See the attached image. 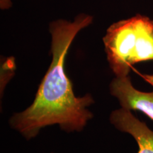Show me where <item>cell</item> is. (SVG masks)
<instances>
[{
  "label": "cell",
  "mask_w": 153,
  "mask_h": 153,
  "mask_svg": "<svg viewBox=\"0 0 153 153\" xmlns=\"http://www.w3.org/2000/svg\"><path fill=\"white\" fill-rule=\"evenodd\" d=\"M109 121L118 131L130 134L135 140L138 145L137 153H153V131L137 119L131 111L121 107L113 111Z\"/></svg>",
  "instance_id": "277c9868"
},
{
  "label": "cell",
  "mask_w": 153,
  "mask_h": 153,
  "mask_svg": "<svg viewBox=\"0 0 153 153\" xmlns=\"http://www.w3.org/2000/svg\"><path fill=\"white\" fill-rule=\"evenodd\" d=\"M109 92L117 99L121 108L139 111L153 120V91L137 90L129 76H115L110 82Z\"/></svg>",
  "instance_id": "3957f363"
},
{
  "label": "cell",
  "mask_w": 153,
  "mask_h": 153,
  "mask_svg": "<svg viewBox=\"0 0 153 153\" xmlns=\"http://www.w3.org/2000/svg\"><path fill=\"white\" fill-rule=\"evenodd\" d=\"M103 42L115 76H129L134 65L153 60V22L137 15L111 25Z\"/></svg>",
  "instance_id": "7a4b0ae2"
},
{
  "label": "cell",
  "mask_w": 153,
  "mask_h": 153,
  "mask_svg": "<svg viewBox=\"0 0 153 153\" xmlns=\"http://www.w3.org/2000/svg\"><path fill=\"white\" fill-rule=\"evenodd\" d=\"M11 7V0H0V7L1 9H8Z\"/></svg>",
  "instance_id": "5b68a950"
},
{
  "label": "cell",
  "mask_w": 153,
  "mask_h": 153,
  "mask_svg": "<svg viewBox=\"0 0 153 153\" xmlns=\"http://www.w3.org/2000/svg\"><path fill=\"white\" fill-rule=\"evenodd\" d=\"M142 76L144 79L150 85L153 86V74H143Z\"/></svg>",
  "instance_id": "8992f818"
},
{
  "label": "cell",
  "mask_w": 153,
  "mask_h": 153,
  "mask_svg": "<svg viewBox=\"0 0 153 153\" xmlns=\"http://www.w3.org/2000/svg\"><path fill=\"white\" fill-rule=\"evenodd\" d=\"M92 22L93 16L80 14L73 22L59 19L50 24L51 65L33 103L25 110L13 114L9 121L11 127L26 140L34 138L44 128L53 125L67 133L82 132L93 118L94 114L88 109L94 104L93 97L89 93L76 97L65 68L74 39Z\"/></svg>",
  "instance_id": "6da1fadb"
}]
</instances>
